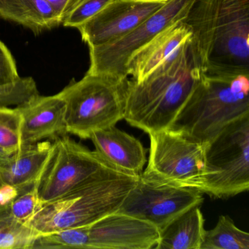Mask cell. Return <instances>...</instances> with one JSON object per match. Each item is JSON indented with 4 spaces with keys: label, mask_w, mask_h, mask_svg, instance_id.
<instances>
[{
    "label": "cell",
    "mask_w": 249,
    "mask_h": 249,
    "mask_svg": "<svg viewBox=\"0 0 249 249\" xmlns=\"http://www.w3.org/2000/svg\"><path fill=\"white\" fill-rule=\"evenodd\" d=\"M0 17L38 35L62 25L46 0H0Z\"/></svg>",
    "instance_id": "cell-18"
},
{
    "label": "cell",
    "mask_w": 249,
    "mask_h": 249,
    "mask_svg": "<svg viewBox=\"0 0 249 249\" xmlns=\"http://www.w3.org/2000/svg\"><path fill=\"white\" fill-rule=\"evenodd\" d=\"M110 0H78L62 25L78 29L100 12Z\"/></svg>",
    "instance_id": "cell-25"
},
{
    "label": "cell",
    "mask_w": 249,
    "mask_h": 249,
    "mask_svg": "<svg viewBox=\"0 0 249 249\" xmlns=\"http://www.w3.org/2000/svg\"><path fill=\"white\" fill-rule=\"evenodd\" d=\"M148 135L151 141L149 159L141 176L197 189L205 173V145L169 129Z\"/></svg>",
    "instance_id": "cell-9"
},
{
    "label": "cell",
    "mask_w": 249,
    "mask_h": 249,
    "mask_svg": "<svg viewBox=\"0 0 249 249\" xmlns=\"http://www.w3.org/2000/svg\"><path fill=\"white\" fill-rule=\"evenodd\" d=\"M88 226L39 234L35 239L30 249H88Z\"/></svg>",
    "instance_id": "cell-21"
},
{
    "label": "cell",
    "mask_w": 249,
    "mask_h": 249,
    "mask_svg": "<svg viewBox=\"0 0 249 249\" xmlns=\"http://www.w3.org/2000/svg\"><path fill=\"white\" fill-rule=\"evenodd\" d=\"M17 108L21 115V147L68 135L66 105L59 94H38Z\"/></svg>",
    "instance_id": "cell-13"
},
{
    "label": "cell",
    "mask_w": 249,
    "mask_h": 249,
    "mask_svg": "<svg viewBox=\"0 0 249 249\" xmlns=\"http://www.w3.org/2000/svg\"><path fill=\"white\" fill-rule=\"evenodd\" d=\"M53 144L52 157L38 184L43 205L94 182L136 176L115 167L97 151H90L68 135L55 140Z\"/></svg>",
    "instance_id": "cell-7"
},
{
    "label": "cell",
    "mask_w": 249,
    "mask_h": 249,
    "mask_svg": "<svg viewBox=\"0 0 249 249\" xmlns=\"http://www.w3.org/2000/svg\"><path fill=\"white\" fill-rule=\"evenodd\" d=\"M204 75L192 37L142 81L129 80L124 119L148 134L168 129Z\"/></svg>",
    "instance_id": "cell-1"
},
{
    "label": "cell",
    "mask_w": 249,
    "mask_h": 249,
    "mask_svg": "<svg viewBox=\"0 0 249 249\" xmlns=\"http://www.w3.org/2000/svg\"><path fill=\"white\" fill-rule=\"evenodd\" d=\"M21 115L17 107L0 108V149L13 155L21 148Z\"/></svg>",
    "instance_id": "cell-22"
},
{
    "label": "cell",
    "mask_w": 249,
    "mask_h": 249,
    "mask_svg": "<svg viewBox=\"0 0 249 249\" xmlns=\"http://www.w3.org/2000/svg\"><path fill=\"white\" fill-rule=\"evenodd\" d=\"M200 249H249V234L228 215H220L215 227L205 230Z\"/></svg>",
    "instance_id": "cell-19"
},
{
    "label": "cell",
    "mask_w": 249,
    "mask_h": 249,
    "mask_svg": "<svg viewBox=\"0 0 249 249\" xmlns=\"http://www.w3.org/2000/svg\"><path fill=\"white\" fill-rule=\"evenodd\" d=\"M21 79L17 64L8 48L0 41V87L11 85Z\"/></svg>",
    "instance_id": "cell-26"
},
{
    "label": "cell",
    "mask_w": 249,
    "mask_h": 249,
    "mask_svg": "<svg viewBox=\"0 0 249 249\" xmlns=\"http://www.w3.org/2000/svg\"><path fill=\"white\" fill-rule=\"evenodd\" d=\"M139 176L106 179L81 186L43 205L27 224L39 234L90 225L117 212Z\"/></svg>",
    "instance_id": "cell-5"
},
{
    "label": "cell",
    "mask_w": 249,
    "mask_h": 249,
    "mask_svg": "<svg viewBox=\"0 0 249 249\" xmlns=\"http://www.w3.org/2000/svg\"><path fill=\"white\" fill-rule=\"evenodd\" d=\"M53 141L24 145L0 165V180L11 185L18 195L39 183L53 153Z\"/></svg>",
    "instance_id": "cell-14"
},
{
    "label": "cell",
    "mask_w": 249,
    "mask_h": 249,
    "mask_svg": "<svg viewBox=\"0 0 249 249\" xmlns=\"http://www.w3.org/2000/svg\"><path fill=\"white\" fill-rule=\"evenodd\" d=\"M2 182H1V180H0V186H2Z\"/></svg>",
    "instance_id": "cell-30"
},
{
    "label": "cell",
    "mask_w": 249,
    "mask_h": 249,
    "mask_svg": "<svg viewBox=\"0 0 249 249\" xmlns=\"http://www.w3.org/2000/svg\"><path fill=\"white\" fill-rule=\"evenodd\" d=\"M205 219L199 207L190 208L160 230L156 249H200Z\"/></svg>",
    "instance_id": "cell-17"
},
{
    "label": "cell",
    "mask_w": 249,
    "mask_h": 249,
    "mask_svg": "<svg viewBox=\"0 0 249 249\" xmlns=\"http://www.w3.org/2000/svg\"><path fill=\"white\" fill-rule=\"evenodd\" d=\"M159 240L157 227L119 212L88 226V249H155Z\"/></svg>",
    "instance_id": "cell-12"
},
{
    "label": "cell",
    "mask_w": 249,
    "mask_h": 249,
    "mask_svg": "<svg viewBox=\"0 0 249 249\" xmlns=\"http://www.w3.org/2000/svg\"><path fill=\"white\" fill-rule=\"evenodd\" d=\"M38 94L37 84L32 77L21 78L17 83L0 87V108L17 107Z\"/></svg>",
    "instance_id": "cell-23"
},
{
    "label": "cell",
    "mask_w": 249,
    "mask_h": 249,
    "mask_svg": "<svg viewBox=\"0 0 249 249\" xmlns=\"http://www.w3.org/2000/svg\"><path fill=\"white\" fill-rule=\"evenodd\" d=\"M18 196L17 189L11 185L2 184L0 186V205H5Z\"/></svg>",
    "instance_id": "cell-28"
},
{
    "label": "cell",
    "mask_w": 249,
    "mask_h": 249,
    "mask_svg": "<svg viewBox=\"0 0 249 249\" xmlns=\"http://www.w3.org/2000/svg\"><path fill=\"white\" fill-rule=\"evenodd\" d=\"M205 173L198 190L227 199L249 188V115L224 126L205 144Z\"/></svg>",
    "instance_id": "cell-6"
},
{
    "label": "cell",
    "mask_w": 249,
    "mask_h": 249,
    "mask_svg": "<svg viewBox=\"0 0 249 249\" xmlns=\"http://www.w3.org/2000/svg\"><path fill=\"white\" fill-rule=\"evenodd\" d=\"M129 80L87 72L58 93L66 105L68 133L89 139L93 132L124 119Z\"/></svg>",
    "instance_id": "cell-4"
},
{
    "label": "cell",
    "mask_w": 249,
    "mask_h": 249,
    "mask_svg": "<svg viewBox=\"0 0 249 249\" xmlns=\"http://www.w3.org/2000/svg\"><path fill=\"white\" fill-rule=\"evenodd\" d=\"M11 157V154L4 151L3 150L0 149V165L4 164L5 161H8V159Z\"/></svg>",
    "instance_id": "cell-29"
},
{
    "label": "cell",
    "mask_w": 249,
    "mask_h": 249,
    "mask_svg": "<svg viewBox=\"0 0 249 249\" xmlns=\"http://www.w3.org/2000/svg\"><path fill=\"white\" fill-rule=\"evenodd\" d=\"M95 151L117 168L139 176L146 163V150L139 140L115 126L91 133Z\"/></svg>",
    "instance_id": "cell-15"
},
{
    "label": "cell",
    "mask_w": 249,
    "mask_h": 249,
    "mask_svg": "<svg viewBox=\"0 0 249 249\" xmlns=\"http://www.w3.org/2000/svg\"><path fill=\"white\" fill-rule=\"evenodd\" d=\"M183 21L205 75L249 76V0H196Z\"/></svg>",
    "instance_id": "cell-2"
},
{
    "label": "cell",
    "mask_w": 249,
    "mask_h": 249,
    "mask_svg": "<svg viewBox=\"0 0 249 249\" xmlns=\"http://www.w3.org/2000/svg\"><path fill=\"white\" fill-rule=\"evenodd\" d=\"M204 201L203 193L194 188L169 184L140 175L117 212L147 221L158 229Z\"/></svg>",
    "instance_id": "cell-10"
},
{
    "label": "cell",
    "mask_w": 249,
    "mask_h": 249,
    "mask_svg": "<svg viewBox=\"0 0 249 249\" xmlns=\"http://www.w3.org/2000/svg\"><path fill=\"white\" fill-rule=\"evenodd\" d=\"M167 0H110L97 14L78 27L88 46L113 43L162 8Z\"/></svg>",
    "instance_id": "cell-11"
},
{
    "label": "cell",
    "mask_w": 249,
    "mask_h": 249,
    "mask_svg": "<svg viewBox=\"0 0 249 249\" xmlns=\"http://www.w3.org/2000/svg\"><path fill=\"white\" fill-rule=\"evenodd\" d=\"M38 184L18 195L9 203L11 215L21 224H27L43 207L39 198Z\"/></svg>",
    "instance_id": "cell-24"
},
{
    "label": "cell",
    "mask_w": 249,
    "mask_h": 249,
    "mask_svg": "<svg viewBox=\"0 0 249 249\" xmlns=\"http://www.w3.org/2000/svg\"><path fill=\"white\" fill-rule=\"evenodd\" d=\"M56 13L61 24L69 15L78 0H46Z\"/></svg>",
    "instance_id": "cell-27"
},
{
    "label": "cell",
    "mask_w": 249,
    "mask_h": 249,
    "mask_svg": "<svg viewBox=\"0 0 249 249\" xmlns=\"http://www.w3.org/2000/svg\"><path fill=\"white\" fill-rule=\"evenodd\" d=\"M9 203L0 205V249H30L39 234L14 219Z\"/></svg>",
    "instance_id": "cell-20"
},
{
    "label": "cell",
    "mask_w": 249,
    "mask_h": 249,
    "mask_svg": "<svg viewBox=\"0 0 249 249\" xmlns=\"http://www.w3.org/2000/svg\"><path fill=\"white\" fill-rule=\"evenodd\" d=\"M249 115V76L204 75L169 130L208 143L224 126Z\"/></svg>",
    "instance_id": "cell-3"
},
{
    "label": "cell",
    "mask_w": 249,
    "mask_h": 249,
    "mask_svg": "<svg viewBox=\"0 0 249 249\" xmlns=\"http://www.w3.org/2000/svg\"><path fill=\"white\" fill-rule=\"evenodd\" d=\"M196 0H167V3L122 38L109 44L89 46L87 73L128 78L126 66L134 54L173 24L183 21Z\"/></svg>",
    "instance_id": "cell-8"
},
{
    "label": "cell",
    "mask_w": 249,
    "mask_h": 249,
    "mask_svg": "<svg viewBox=\"0 0 249 249\" xmlns=\"http://www.w3.org/2000/svg\"><path fill=\"white\" fill-rule=\"evenodd\" d=\"M192 37V30L184 21L170 26L132 56L126 66L128 76L142 81Z\"/></svg>",
    "instance_id": "cell-16"
}]
</instances>
